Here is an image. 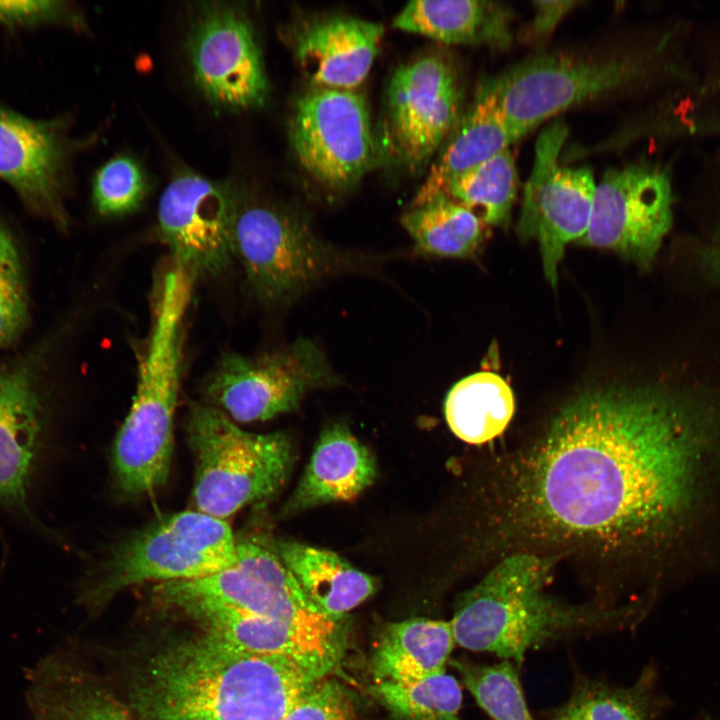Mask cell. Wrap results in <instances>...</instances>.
<instances>
[{
	"mask_svg": "<svg viewBox=\"0 0 720 720\" xmlns=\"http://www.w3.org/2000/svg\"><path fill=\"white\" fill-rule=\"evenodd\" d=\"M186 50L202 95L218 109L262 106L268 82L253 25L232 3L201 2L192 10Z\"/></svg>",
	"mask_w": 720,
	"mask_h": 720,
	"instance_id": "4fadbf2b",
	"label": "cell"
},
{
	"mask_svg": "<svg viewBox=\"0 0 720 720\" xmlns=\"http://www.w3.org/2000/svg\"><path fill=\"white\" fill-rule=\"evenodd\" d=\"M720 520V397L612 383L569 398L488 481V553L575 552L664 578Z\"/></svg>",
	"mask_w": 720,
	"mask_h": 720,
	"instance_id": "6da1fadb",
	"label": "cell"
},
{
	"mask_svg": "<svg viewBox=\"0 0 720 720\" xmlns=\"http://www.w3.org/2000/svg\"><path fill=\"white\" fill-rule=\"evenodd\" d=\"M194 280L173 262L161 279L135 394L113 450L117 484L128 496L154 492L169 475L183 365V323Z\"/></svg>",
	"mask_w": 720,
	"mask_h": 720,
	"instance_id": "277c9868",
	"label": "cell"
},
{
	"mask_svg": "<svg viewBox=\"0 0 720 720\" xmlns=\"http://www.w3.org/2000/svg\"><path fill=\"white\" fill-rule=\"evenodd\" d=\"M702 263L713 277L720 279V232L704 248Z\"/></svg>",
	"mask_w": 720,
	"mask_h": 720,
	"instance_id": "74e56055",
	"label": "cell"
},
{
	"mask_svg": "<svg viewBox=\"0 0 720 720\" xmlns=\"http://www.w3.org/2000/svg\"><path fill=\"white\" fill-rule=\"evenodd\" d=\"M25 698L29 720H133L104 687L59 655L28 671Z\"/></svg>",
	"mask_w": 720,
	"mask_h": 720,
	"instance_id": "7402d4cb",
	"label": "cell"
},
{
	"mask_svg": "<svg viewBox=\"0 0 720 720\" xmlns=\"http://www.w3.org/2000/svg\"><path fill=\"white\" fill-rule=\"evenodd\" d=\"M148 190V180L140 164L129 156H117L96 172L92 201L100 215L121 216L136 210Z\"/></svg>",
	"mask_w": 720,
	"mask_h": 720,
	"instance_id": "d6a6232c",
	"label": "cell"
},
{
	"mask_svg": "<svg viewBox=\"0 0 720 720\" xmlns=\"http://www.w3.org/2000/svg\"><path fill=\"white\" fill-rule=\"evenodd\" d=\"M376 476L375 459L346 425L322 431L298 485L283 513L295 514L339 501H351L369 487Z\"/></svg>",
	"mask_w": 720,
	"mask_h": 720,
	"instance_id": "ffe728a7",
	"label": "cell"
},
{
	"mask_svg": "<svg viewBox=\"0 0 720 720\" xmlns=\"http://www.w3.org/2000/svg\"><path fill=\"white\" fill-rule=\"evenodd\" d=\"M157 600L185 615L220 610L257 616L318 632L345 634L342 620L321 613L306 597L275 549L237 539L235 563L215 574L159 583Z\"/></svg>",
	"mask_w": 720,
	"mask_h": 720,
	"instance_id": "ba28073f",
	"label": "cell"
},
{
	"mask_svg": "<svg viewBox=\"0 0 720 720\" xmlns=\"http://www.w3.org/2000/svg\"><path fill=\"white\" fill-rule=\"evenodd\" d=\"M289 139L302 168L333 192L354 187L381 153L367 103L355 90H306L293 105Z\"/></svg>",
	"mask_w": 720,
	"mask_h": 720,
	"instance_id": "30bf717a",
	"label": "cell"
},
{
	"mask_svg": "<svg viewBox=\"0 0 720 720\" xmlns=\"http://www.w3.org/2000/svg\"><path fill=\"white\" fill-rule=\"evenodd\" d=\"M239 194L192 171H181L163 191L158 205L160 240L172 262L194 279L215 277L232 264Z\"/></svg>",
	"mask_w": 720,
	"mask_h": 720,
	"instance_id": "2e32d148",
	"label": "cell"
},
{
	"mask_svg": "<svg viewBox=\"0 0 720 720\" xmlns=\"http://www.w3.org/2000/svg\"><path fill=\"white\" fill-rule=\"evenodd\" d=\"M451 665L491 720H535L525 698L519 668L512 662L485 664L460 658L452 659Z\"/></svg>",
	"mask_w": 720,
	"mask_h": 720,
	"instance_id": "1f68e13d",
	"label": "cell"
},
{
	"mask_svg": "<svg viewBox=\"0 0 720 720\" xmlns=\"http://www.w3.org/2000/svg\"><path fill=\"white\" fill-rule=\"evenodd\" d=\"M652 68L650 56L640 51L551 52L529 57L484 82L517 142L566 109L641 85Z\"/></svg>",
	"mask_w": 720,
	"mask_h": 720,
	"instance_id": "5b68a950",
	"label": "cell"
},
{
	"mask_svg": "<svg viewBox=\"0 0 720 720\" xmlns=\"http://www.w3.org/2000/svg\"><path fill=\"white\" fill-rule=\"evenodd\" d=\"M579 1L552 0L533 2L534 17L524 32L527 40H541L550 35L560 21L569 14Z\"/></svg>",
	"mask_w": 720,
	"mask_h": 720,
	"instance_id": "8d00e7d4",
	"label": "cell"
},
{
	"mask_svg": "<svg viewBox=\"0 0 720 720\" xmlns=\"http://www.w3.org/2000/svg\"><path fill=\"white\" fill-rule=\"evenodd\" d=\"M517 190V169L508 148L455 179L445 195L469 208L487 226L505 227Z\"/></svg>",
	"mask_w": 720,
	"mask_h": 720,
	"instance_id": "f546056e",
	"label": "cell"
},
{
	"mask_svg": "<svg viewBox=\"0 0 720 720\" xmlns=\"http://www.w3.org/2000/svg\"><path fill=\"white\" fill-rule=\"evenodd\" d=\"M656 683L652 665L626 686L577 673L569 696L550 712V720H655L666 706Z\"/></svg>",
	"mask_w": 720,
	"mask_h": 720,
	"instance_id": "4316f807",
	"label": "cell"
},
{
	"mask_svg": "<svg viewBox=\"0 0 720 720\" xmlns=\"http://www.w3.org/2000/svg\"><path fill=\"white\" fill-rule=\"evenodd\" d=\"M514 409V394L509 384L488 371L458 381L444 402L450 430L470 444H483L498 437L511 421Z\"/></svg>",
	"mask_w": 720,
	"mask_h": 720,
	"instance_id": "83f0119b",
	"label": "cell"
},
{
	"mask_svg": "<svg viewBox=\"0 0 720 720\" xmlns=\"http://www.w3.org/2000/svg\"><path fill=\"white\" fill-rule=\"evenodd\" d=\"M384 28L348 15H327L293 32L296 62L312 87L355 90L367 77Z\"/></svg>",
	"mask_w": 720,
	"mask_h": 720,
	"instance_id": "d6986e66",
	"label": "cell"
},
{
	"mask_svg": "<svg viewBox=\"0 0 720 720\" xmlns=\"http://www.w3.org/2000/svg\"><path fill=\"white\" fill-rule=\"evenodd\" d=\"M283 720H355L354 705L346 689L326 677L308 690Z\"/></svg>",
	"mask_w": 720,
	"mask_h": 720,
	"instance_id": "d590c367",
	"label": "cell"
},
{
	"mask_svg": "<svg viewBox=\"0 0 720 720\" xmlns=\"http://www.w3.org/2000/svg\"><path fill=\"white\" fill-rule=\"evenodd\" d=\"M372 690L397 720H462V687L446 671L410 682H377Z\"/></svg>",
	"mask_w": 720,
	"mask_h": 720,
	"instance_id": "4dcf8cb0",
	"label": "cell"
},
{
	"mask_svg": "<svg viewBox=\"0 0 720 720\" xmlns=\"http://www.w3.org/2000/svg\"><path fill=\"white\" fill-rule=\"evenodd\" d=\"M335 382L324 352L311 340L299 338L257 356L224 353L206 377L203 390L213 407L247 423L289 412L308 390Z\"/></svg>",
	"mask_w": 720,
	"mask_h": 720,
	"instance_id": "8fae6325",
	"label": "cell"
},
{
	"mask_svg": "<svg viewBox=\"0 0 720 720\" xmlns=\"http://www.w3.org/2000/svg\"><path fill=\"white\" fill-rule=\"evenodd\" d=\"M274 549L306 597L327 617L341 621L375 591V580L333 551L294 540H277Z\"/></svg>",
	"mask_w": 720,
	"mask_h": 720,
	"instance_id": "d4e9b609",
	"label": "cell"
},
{
	"mask_svg": "<svg viewBox=\"0 0 720 720\" xmlns=\"http://www.w3.org/2000/svg\"><path fill=\"white\" fill-rule=\"evenodd\" d=\"M401 223L424 255L466 258L487 237L488 226L473 211L445 194L412 205Z\"/></svg>",
	"mask_w": 720,
	"mask_h": 720,
	"instance_id": "f1b7e54d",
	"label": "cell"
},
{
	"mask_svg": "<svg viewBox=\"0 0 720 720\" xmlns=\"http://www.w3.org/2000/svg\"><path fill=\"white\" fill-rule=\"evenodd\" d=\"M206 633L255 654L284 656L336 668L346 635H331L257 616L220 610L188 615Z\"/></svg>",
	"mask_w": 720,
	"mask_h": 720,
	"instance_id": "44dd1931",
	"label": "cell"
},
{
	"mask_svg": "<svg viewBox=\"0 0 720 720\" xmlns=\"http://www.w3.org/2000/svg\"><path fill=\"white\" fill-rule=\"evenodd\" d=\"M512 12L487 0H414L394 18V28L445 44L509 48Z\"/></svg>",
	"mask_w": 720,
	"mask_h": 720,
	"instance_id": "cb8c5ba5",
	"label": "cell"
},
{
	"mask_svg": "<svg viewBox=\"0 0 720 720\" xmlns=\"http://www.w3.org/2000/svg\"><path fill=\"white\" fill-rule=\"evenodd\" d=\"M43 350L0 367V505L44 529L30 508L46 414L37 386Z\"/></svg>",
	"mask_w": 720,
	"mask_h": 720,
	"instance_id": "ac0fdd59",
	"label": "cell"
},
{
	"mask_svg": "<svg viewBox=\"0 0 720 720\" xmlns=\"http://www.w3.org/2000/svg\"><path fill=\"white\" fill-rule=\"evenodd\" d=\"M28 319L27 295L14 238L0 221V346L9 345Z\"/></svg>",
	"mask_w": 720,
	"mask_h": 720,
	"instance_id": "836d02e7",
	"label": "cell"
},
{
	"mask_svg": "<svg viewBox=\"0 0 720 720\" xmlns=\"http://www.w3.org/2000/svg\"><path fill=\"white\" fill-rule=\"evenodd\" d=\"M335 669L244 651L214 635L156 652L134 685L142 720H283Z\"/></svg>",
	"mask_w": 720,
	"mask_h": 720,
	"instance_id": "7a4b0ae2",
	"label": "cell"
},
{
	"mask_svg": "<svg viewBox=\"0 0 720 720\" xmlns=\"http://www.w3.org/2000/svg\"><path fill=\"white\" fill-rule=\"evenodd\" d=\"M558 558L515 552L494 561L456 603L450 620L456 645L520 668L529 652L543 646L620 632L640 622L648 607L641 601L574 604L549 593Z\"/></svg>",
	"mask_w": 720,
	"mask_h": 720,
	"instance_id": "3957f363",
	"label": "cell"
},
{
	"mask_svg": "<svg viewBox=\"0 0 720 720\" xmlns=\"http://www.w3.org/2000/svg\"><path fill=\"white\" fill-rule=\"evenodd\" d=\"M672 204L671 179L659 165L609 169L596 184L590 224L579 243L648 267L672 226Z\"/></svg>",
	"mask_w": 720,
	"mask_h": 720,
	"instance_id": "9a60e30c",
	"label": "cell"
},
{
	"mask_svg": "<svg viewBox=\"0 0 720 720\" xmlns=\"http://www.w3.org/2000/svg\"><path fill=\"white\" fill-rule=\"evenodd\" d=\"M234 256L250 289L265 304L291 300L346 266L345 256L320 240L301 217L242 198Z\"/></svg>",
	"mask_w": 720,
	"mask_h": 720,
	"instance_id": "9c48e42d",
	"label": "cell"
},
{
	"mask_svg": "<svg viewBox=\"0 0 720 720\" xmlns=\"http://www.w3.org/2000/svg\"><path fill=\"white\" fill-rule=\"evenodd\" d=\"M461 89L453 66L426 55L400 66L386 93L380 150L410 171L425 167L461 117Z\"/></svg>",
	"mask_w": 720,
	"mask_h": 720,
	"instance_id": "5bb4252c",
	"label": "cell"
},
{
	"mask_svg": "<svg viewBox=\"0 0 720 720\" xmlns=\"http://www.w3.org/2000/svg\"><path fill=\"white\" fill-rule=\"evenodd\" d=\"M237 539L226 520L200 511L167 515L116 545L84 592L104 603L125 588L146 582L187 581L232 566Z\"/></svg>",
	"mask_w": 720,
	"mask_h": 720,
	"instance_id": "52a82bcc",
	"label": "cell"
},
{
	"mask_svg": "<svg viewBox=\"0 0 720 720\" xmlns=\"http://www.w3.org/2000/svg\"><path fill=\"white\" fill-rule=\"evenodd\" d=\"M456 645L450 621L411 618L385 627L372 659L377 682H410L446 671Z\"/></svg>",
	"mask_w": 720,
	"mask_h": 720,
	"instance_id": "484cf974",
	"label": "cell"
},
{
	"mask_svg": "<svg viewBox=\"0 0 720 720\" xmlns=\"http://www.w3.org/2000/svg\"><path fill=\"white\" fill-rule=\"evenodd\" d=\"M64 25L73 29L84 26L82 16L64 1H0V28L35 29Z\"/></svg>",
	"mask_w": 720,
	"mask_h": 720,
	"instance_id": "e575fe53",
	"label": "cell"
},
{
	"mask_svg": "<svg viewBox=\"0 0 720 720\" xmlns=\"http://www.w3.org/2000/svg\"><path fill=\"white\" fill-rule=\"evenodd\" d=\"M568 137L562 119L547 125L535 143V157L525 184L517 231L523 240L539 245L544 275L553 288L566 246L586 234L596 182L591 169L560 162Z\"/></svg>",
	"mask_w": 720,
	"mask_h": 720,
	"instance_id": "7c38bea8",
	"label": "cell"
},
{
	"mask_svg": "<svg viewBox=\"0 0 720 720\" xmlns=\"http://www.w3.org/2000/svg\"><path fill=\"white\" fill-rule=\"evenodd\" d=\"M186 424L196 464L193 498L198 511L226 520L284 484L293 458L284 433L247 432L219 409L197 403Z\"/></svg>",
	"mask_w": 720,
	"mask_h": 720,
	"instance_id": "8992f818",
	"label": "cell"
},
{
	"mask_svg": "<svg viewBox=\"0 0 720 720\" xmlns=\"http://www.w3.org/2000/svg\"><path fill=\"white\" fill-rule=\"evenodd\" d=\"M515 142L493 93L483 82L431 165L412 205L445 194L455 179Z\"/></svg>",
	"mask_w": 720,
	"mask_h": 720,
	"instance_id": "603a6c76",
	"label": "cell"
},
{
	"mask_svg": "<svg viewBox=\"0 0 720 720\" xmlns=\"http://www.w3.org/2000/svg\"><path fill=\"white\" fill-rule=\"evenodd\" d=\"M703 720H712V719H710V718H705V719H703Z\"/></svg>",
	"mask_w": 720,
	"mask_h": 720,
	"instance_id": "f35d334b",
	"label": "cell"
},
{
	"mask_svg": "<svg viewBox=\"0 0 720 720\" xmlns=\"http://www.w3.org/2000/svg\"><path fill=\"white\" fill-rule=\"evenodd\" d=\"M76 145L64 118L34 119L0 106V180L28 210L61 227Z\"/></svg>",
	"mask_w": 720,
	"mask_h": 720,
	"instance_id": "e0dca14e",
	"label": "cell"
}]
</instances>
